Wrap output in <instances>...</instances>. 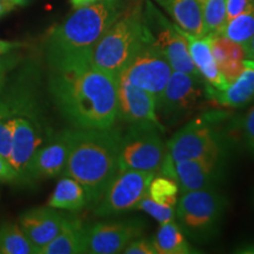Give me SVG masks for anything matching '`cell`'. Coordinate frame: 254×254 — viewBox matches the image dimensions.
<instances>
[{"mask_svg":"<svg viewBox=\"0 0 254 254\" xmlns=\"http://www.w3.org/2000/svg\"><path fill=\"white\" fill-rule=\"evenodd\" d=\"M49 93L75 128H109L118 119V77L92 63L50 68Z\"/></svg>","mask_w":254,"mask_h":254,"instance_id":"6da1fadb","label":"cell"},{"mask_svg":"<svg viewBox=\"0 0 254 254\" xmlns=\"http://www.w3.org/2000/svg\"><path fill=\"white\" fill-rule=\"evenodd\" d=\"M12 113V147L8 161L26 185L28 164L41 145L55 134L47 122L40 93V72L34 64L18 69L1 91Z\"/></svg>","mask_w":254,"mask_h":254,"instance_id":"7a4b0ae2","label":"cell"},{"mask_svg":"<svg viewBox=\"0 0 254 254\" xmlns=\"http://www.w3.org/2000/svg\"><path fill=\"white\" fill-rule=\"evenodd\" d=\"M127 6V0H100L75 8L47 36L45 56L49 67L63 68L90 64L98 40Z\"/></svg>","mask_w":254,"mask_h":254,"instance_id":"3957f363","label":"cell"},{"mask_svg":"<svg viewBox=\"0 0 254 254\" xmlns=\"http://www.w3.org/2000/svg\"><path fill=\"white\" fill-rule=\"evenodd\" d=\"M123 133L116 127L72 129L71 148L63 176L84 187L87 205L97 204L118 172Z\"/></svg>","mask_w":254,"mask_h":254,"instance_id":"277c9868","label":"cell"},{"mask_svg":"<svg viewBox=\"0 0 254 254\" xmlns=\"http://www.w3.org/2000/svg\"><path fill=\"white\" fill-rule=\"evenodd\" d=\"M148 38L144 2H131L98 40L92 53V65L118 77Z\"/></svg>","mask_w":254,"mask_h":254,"instance_id":"5b68a950","label":"cell"},{"mask_svg":"<svg viewBox=\"0 0 254 254\" xmlns=\"http://www.w3.org/2000/svg\"><path fill=\"white\" fill-rule=\"evenodd\" d=\"M236 119L226 112H209L190 122L168 140L173 163L201 157H228L233 146Z\"/></svg>","mask_w":254,"mask_h":254,"instance_id":"8992f818","label":"cell"},{"mask_svg":"<svg viewBox=\"0 0 254 254\" xmlns=\"http://www.w3.org/2000/svg\"><path fill=\"white\" fill-rule=\"evenodd\" d=\"M228 200L217 189L182 193L176 205L177 224L186 238L208 243L218 236Z\"/></svg>","mask_w":254,"mask_h":254,"instance_id":"52a82bcc","label":"cell"},{"mask_svg":"<svg viewBox=\"0 0 254 254\" xmlns=\"http://www.w3.org/2000/svg\"><path fill=\"white\" fill-rule=\"evenodd\" d=\"M166 155L163 125L150 122L129 124L122 135L118 171L135 170L158 174Z\"/></svg>","mask_w":254,"mask_h":254,"instance_id":"ba28073f","label":"cell"},{"mask_svg":"<svg viewBox=\"0 0 254 254\" xmlns=\"http://www.w3.org/2000/svg\"><path fill=\"white\" fill-rule=\"evenodd\" d=\"M144 17L152 41L165 56L173 71L201 78L190 59L186 39L180 33L178 25L171 23L150 0H145Z\"/></svg>","mask_w":254,"mask_h":254,"instance_id":"9c48e42d","label":"cell"},{"mask_svg":"<svg viewBox=\"0 0 254 254\" xmlns=\"http://www.w3.org/2000/svg\"><path fill=\"white\" fill-rule=\"evenodd\" d=\"M155 176L146 171H118L93 206V213L97 217H110L136 209L140 200L147 195L148 186Z\"/></svg>","mask_w":254,"mask_h":254,"instance_id":"30bf717a","label":"cell"},{"mask_svg":"<svg viewBox=\"0 0 254 254\" xmlns=\"http://www.w3.org/2000/svg\"><path fill=\"white\" fill-rule=\"evenodd\" d=\"M172 72L170 63L155 46L150 34V38L119 75L135 86L148 91L158 100Z\"/></svg>","mask_w":254,"mask_h":254,"instance_id":"8fae6325","label":"cell"},{"mask_svg":"<svg viewBox=\"0 0 254 254\" xmlns=\"http://www.w3.org/2000/svg\"><path fill=\"white\" fill-rule=\"evenodd\" d=\"M202 85L205 82L201 78L173 71L157 100V112L170 123L180 119L199 103L205 90Z\"/></svg>","mask_w":254,"mask_h":254,"instance_id":"7c38bea8","label":"cell"},{"mask_svg":"<svg viewBox=\"0 0 254 254\" xmlns=\"http://www.w3.org/2000/svg\"><path fill=\"white\" fill-rule=\"evenodd\" d=\"M145 225L139 219L95 222L85 227V253L117 254L135 238L142 236Z\"/></svg>","mask_w":254,"mask_h":254,"instance_id":"4fadbf2b","label":"cell"},{"mask_svg":"<svg viewBox=\"0 0 254 254\" xmlns=\"http://www.w3.org/2000/svg\"><path fill=\"white\" fill-rule=\"evenodd\" d=\"M72 129L55 133L36 151L28 164L26 185L63 174L71 148Z\"/></svg>","mask_w":254,"mask_h":254,"instance_id":"5bb4252c","label":"cell"},{"mask_svg":"<svg viewBox=\"0 0 254 254\" xmlns=\"http://www.w3.org/2000/svg\"><path fill=\"white\" fill-rule=\"evenodd\" d=\"M228 157H201L174 163L179 189L184 192L217 189L226 171Z\"/></svg>","mask_w":254,"mask_h":254,"instance_id":"9a60e30c","label":"cell"},{"mask_svg":"<svg viewBox=\"0 0 254 254\" xmlns=\"http://www.w3.org/2000/svg\"><path fill=\"white\" fill-rule=\"evenodd\" d=\"M118 118L128 124L150 122L161 125L154 95L123 75H118Z\"/></svg>","mask_w":254,"mask_h":254,"instance_id":"2e32d148","label":"cell"},{"mask_svg":"<svg viewBox=\"0 0 254 254\" xmlns=\"http://www.w3.org/2000/svg\"><path fill=\"white\" fill-rule=\"evenodd\" d=\"M65 215L59 213L57 208L45 207L31 208L19 217L18 225L30 240L36 254L40 253L51 240L62 230Z\"/></svg>","mask_w":254,"mask_h":254,"instance_id":"e0dca14e","label":"cell"},{"mask_svg":"<svg viewBox=\"0 0 254 254\" xmlns=\"http://www.w3.org/2000/svg\"><path fill=\"white\" fill-rule=\"evenodd\" d=\"M179 31L186 39L190 59H192L201 78L204 79L205 87L214 91L226 90L228 85L225 81V79L222 78L221 73L219 72L217 63H215L214 57L212 55L209 37L193 36V34H190L182 30L180 27Z\"/></svg>","mask_w":254,"mask_h":254,"instance_id":"ac0fdd59","label":"cell"},{"mask_svg":"<svg viewBox=\"0 0 254 254\" xmlns=\"http://www.w3.org/2000/svg\"><path fill=\"white\" fill-rule=\"evenodd\" d=\"M209 99H213L222 106L240 109L254 100V60L244 59L243 71L226 90L214 91L205 87Z\"/></svg>","mask_w":254,"mask_h":254,"instance_id":"d6986e66","label":"cell"},{"mask_svg":"<svg viewBox=\"0 0 254 254\" xmlns=\"http://www.w3.org/2000/svg\"><path fill=\"white\" fill-rule=\"evenodd\" d=\"M187 33L204 37L202 6L199 0H153Z\"/></svg>","mask_w":254,"mask_h":254,"instance_id":"ffe728a7","label":"cell"},{"mask_svg":"<svg viewBox=\"0 0 254 254\" xmlns=\"http://www.w3.org/2000/svg\"><path fill=\"white\" fill-rule=\"evenodd\" d=\"M85 226L78 219L65 218L62 230L43 247L39 254H79L85 253Z\"/></svg>","mask_w":254,"mask_h":254,"instance_id":"44dd1931","label":"cell"},{"mask_svg":"<svg viewBox=\"0 0 254 254\" xmlns=\"http://www.w3.org/2000/svg\"><path fill=\"white\" fill-rule=\"evenodd\" d=\"M47 206L64 211H80L87 206L86 192L77 180L64 176L51 194Z\"/></svg>","mask_w":254,"mask_h":254,"instance_id":"7402d4cb","label":"cell"},{"mask_svg":"<svg viewBox=\"0 0 254 254\" xmlns=\"http://www.w3.org/2000/svg\"><path fill=\"white\" fill-rule=\"evenodd\" d=\"M151 240L157 254L195 253L187 241L182 228L174 220L160 224V227Z\"/></svg>","mask_w":254,"mask_h":254,"instance_id":"603a6c76","label":"cell"},{"mask_svg":"<svg viewBox=\"0 0 254 254\" xmlns=\"http://www.w3.org/2000/svg\"><path fill=\"white\" fill-rule=\"evenodd\" d=\"M0 254H36L33 246L18 224L0 226Z\"/></svg>","mask_w":254,"mask_h":254,"instance_id":"cb8c5ba5","label":"cell"},{"mask_svg":"<svg viewBox=\"0 0 254 254\" xmlns=\"http://www.w3.org/2000/svg\"><path fill=\"white\" fill-rule=\"evenodd\" d=\"M254 34V4L251 5L245 12L227 21L221 36L226 37L234 43L240 44L246 49Z\"/></svg>","mask_w":254,"mask_h":254,"instance_id":"d4e9b609","label":"cell"},{"mask_svg":"<svg viewBox=\"0 0 254 254\" xmlns=\"http://www.w3.org/2000/svg\"><path fill=\"white\" fill-rule=\"evenodd\" d=\"M201 6L204 37L220 36L227 24L226 0H205Z\"/></svg>","mask_w":254,"mask_h":254,"instance_id":"484cf974","label":"cell"},{"mask_svg":"<svg viewBox=\"0 0 254 254\" xmlns=\"http://www.w3.org/2000/svg\"><path fill=\"white\" fill-rule=\"evenodd\" d=\"M179 190V184L176 180L166 176L157 174L150 183L147 195L158 204L176 207Z\"/></svg>","mask_w":254,"mask_h":254,"instance_id":"4316f807","label":"cell"},{"mask_svg":"<svg viewBox=\"0 0 254 254\" xmlns=\"http://www.w3.org/2000/svg\"><path fill=\"white\" fill-rule=\"evenodd\" d=\"M209 37V45H211L212 55L214 57L217 66L220 64L233 62V60L246 59V53L244 47L240 44L234 43L230 39H227L224 36H208Z\"/></svg>","mask_w":254,"mask_h":254,"instance_id":"83f0119b","label":"cell"},{"mask_svg":"<svg viewBox=\"0 0 254 254\" xmlns=\"http://www.w3.org/2000/svg\"><path fill=\"white\" fill-rule=\"evenodd\" d=\"M12 147V113L4 94L0 93V154L9 159Z\"/></svg>","mask_w":254,"mask_h":254,"instance_id":"f1b7e54d","label":"cell"},{"mask_svg":"<svg viewBox=\"0 0 254 254\" xmlns=\"http://www.w3.org/2000/svg\"><path fill=\"white\" fill-rule=\"evenodd\" d=\"M136 209H141L145 213L151 215L159 224H165V222L172 221L176 219V207L158 204L148 195H145L140 200Z\"/></svg>","mask_w":254,"mask_h":254,"instance_id":"f546056e","label":"cell"},{"mask_svg":"<svg viewBox=\"0 0 254 254\" xmlns=\"http://www.w3.org/2000/svg\"><path fill=\"white\" fill-rule=\"evenodd\" d=\"M236 129L239 132L245 150L254 157V106L241 118L239 124L236 120Z\"/></svg>","mask_w":254,"mask_h":254,"instance_id":"4dcf8cb0","label":"cell"},{"mask_svg":"<svg viewBox=\"0 0 254 254\" xmlns=\"http://www.w3.org/2000/svg\"><path fill=\"white\" fill-rule=\"evenodd\" d=\"M20 63V56L18 53L9 52L7 55L0 56V93L4 90L8 75Z\"/></svg>","mask_w":254,"mask_h":254,"instance_id":"1f68e13d","label":"cell"},{"mask_svg":"<svg viewBox=\"0 0 254 254\" xmlns=\"http://www.w3.org/2000/svg\"><path fill=\"white\" fill-rule=\"evenodd\" d=\"M123 253L125 254H157L152 244V240L148 238L138 237L133 239L131 243L124 249Z\"/></svg>","mask_w":254,"mask_h":254,"instance_id":"d6a6232c","label":"cell"},{"mask_svg":"<svg viewBox=\"0 0 254 254\" xmlns=\"http://www.w3.org/2000/svg\"><path fill=\"white\" fill-rule=\"evenodd\" d=\"M253 4L254 0H226L227 21L245 12Z\"/></svg>","mask_w":254,"mask_h":254,"instance_id":"836d02e7","label":"cell"},{"mask_svg":"<svg viewBox=\"0 0 254 254\" xmlns=\"http://www.w3.org/2000/svg\"><path fill=\"white\" fill-rule=\"evenodd\" d=\"M0 183L18 184V174L5 157L0 154Z\"/></svg>","mask_w":254,"mask_h":254,"instance_id":"e575fe53","label":"cell"},{"mask_svg":"<svg viewBox=\"0 0 254 254\" xmlns=\"http://www.w3.org/2000/svg\"><path fill=\"white\" fill-rule=\"evenodd\" d=\"M23 46H25V44L20 43V41H9L0 39V56L7 55L9 52H13L15 50L21 49Z\"/></svg>","mask_w":254,"mask_h":254,"instance_id":"d590c367","label":"cell"},{"mask_svg":"<svg viewBox=\"0 0 254 254\" xmlns=\"http://www.w3.org/2000/svg\"><path fill=\"white\" fill-rule=\"evenodd\" d=\"M237 253H245V254H254V243L243 244L236 249Z\"/></svg>","mask_w":254,"mask_h":254,"instance_id":"8d00e7d4","label":"cell"},{"mask_svg":"<svg viewBox=\"0 0 254 254\" xmlns=\"http://www.w3.org/2000/svg\"><path fill=\"white\" fill-rule=\"evenodd\" d=\"M97 1H100V0H71V4L74 8H78V7H81V6L94 4V2Z\"/></svg>","mask_w":254,"mask_h":254,"instance_id":"74e56055","label":"cell"},{"mask_svg":"<svg viewBox=\"0 0 254 254\" xmlns=\"http://www.w3.org/2000/svg\"><path fill=\"white\" fill-rule=\"evenodd\" d=\"M11 9H13V6L8 4L6 0H0V17L7 13V12L11 11Z\"/></svg>","mask_w":254,"mask_h":254,"instance_id":"f35d334b","label":"cell"},{"mask_svg":"<svg viewBox=\"0 0 254 254\" xmlns=\"http://www.w3.org/2000/svg\"><path fill=\"white\" fill-rule=\"evenodd\" d=\"M245 53H246V58L254 60V34L252 39H251V41L249 43V45L246 46Z\"/></svg>","mask_w":254,"mask_h":254,"instance_id":"ab89813d","label":"cell"},{"mask_svg":"<svg viewBox=\"0 0 254 254\" xmlns=\"http://www.w3.org/2000/svg\"><path fill=\"white\" fill-rule=\"evenodd\" d=\"M6 1L8 2V4H11L13 7L15 6H24L28 4V2L31 1V0H6Z\"/></svg>","mask_w":254,"mask_h":254,"instance_id":"60d3db41","label":"cell"},{"mask_svg":"<svg viewBox=\"0 0 254 254\" xmlns=\"http://www.w3.org/2000/svg\"><path fill=\"white\" fill-rule=\"evenodd\" d=\"M199 1H200V2H202V1H205V0H199Z\"/></svg>","mask_w":254,"mask_h":254,"instance_id":"b9f144b4","label":"cell"}]
</instances>
